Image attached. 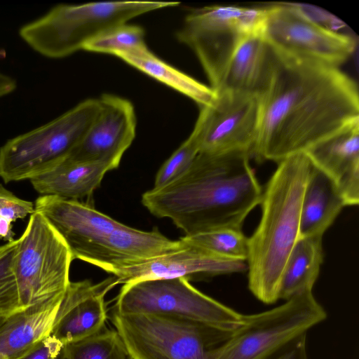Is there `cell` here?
<instances>
[{"label":"cell","instance_id":"23","mask_svg":"<svg viewBox=\"0 0 359 359\" xmlns=\"http://www.w3.org/2000/svg\"><path fill=\"white\" fill-rule=\"evenodd\" d=\"M323 237L299 238L285 264L279 287V299L287 300L312 292L323 262Z\"/></svg>","mask_w":359,"mask_h":359},{"label":"cell","instance_id":"17","mask_svg":"<svg viewBox=\"0 0 359 359\" xmlns=\"http://www.w3.org/2000/svg\"><path fill=\"white\" fill-rule=\"evenodd\" d=\"M305 153L335 184L346 206L359 203V119L320 141Z\"/></svg>","mask_w":359,"mask_h":359},{"label":"cell","instance_id":"9","mask_svg":"<svg viewBox=\"0 0 359 359\" xmlns=\"http://www.w3.org/2000/svg\"><path fill=\"white\" fill-rule=\"evenodd\" d=\"M326 318L312 292L297 294L270 310L245 315L243 324L215 351L212 359H269Z\"/></svg>","mask_w":359,"mask_h":359},{"label":"cell","instance_id":"11","mask_svg":"<svg viewBox=\"0 0 359 359\" xmlns=\"http://www.w3.org/2000/svg\"><path fill=\"white\" fill-rule=\"evenodd\" d=\"M262 36L276 53L339 67L354 53L357 41L319 23L297 6H266Z\"/></svg>","mask_w":359,"mask_h":359},{"label":"cell","instance_id":"22","mask_svg":"<svg viewBox=\"0 0 359 359\" xmlns=\"http://www.w3.org/2000/svg\"><path fill=\"white\" fill-rule=\"evenodd\" d=\"M111 170L114 168L107 163L64 161L30 182L41 196L78 200L91 195Z\"/></svg>","mask_w":359,"mask_h":359},{"label":"cell","instance_id":"24","mask_svg":"<svg viewBox=\"0 0 359 359\" xmlns=\"http://www.w3.org/2000/svg\"><path fill=\"white\" fill-rule=\"evenodd\" d=\"M118 57L150 77L191 98L200 107L209 104L215 95V91L210 86L198 81L167 64L154 55L148 48L121 55Z\"/></svg>","mask_w":359,"mask_h":359},{"label":"cell","instance_id":"4","mask_svg":"<svg viewBox=\"0 0 359 359\" xmlns=\"http://www.w3.org/2000/svg\"><path fill=\"white\" fill-rule=\"evenodd\" d=\"M176 1H118L60 4L24 25L21 39L49 58L67 57L106 32L144 13L177 6Z\"/></svg>","mask_w":359,"mask_h":359},{"label":"cell","instance_id":"30","mask_svg":"<svg viewBox=\"0 0 359 359\" xmlns=\"http://www.w3.org/2000/svg\"><path fill=\"white\" fill-rule=\"evenodd\" d=\"M34 211V203L17 197L0 184V217L13 222Z\"/></svg>","mask_w":359,"mask_h":359},{"label":"cell","instance_id":"29","mask_svg":"<svg viewBox=\"0 0 359 359\" xmlns=\"http://www.w3.org/2000/svg\"><path fill=\"white\" fill-rule=\"evenodd\" d=\"M198 153L196 140L191 133L159 168L153 188L163 187L182 175L189 169Z\"/></svg>","mask_w":359,"mask_h":359},{"label":"cell","instance_id":"2","mask_svg":"<svg viewBox=\"0 0 359 359\" xmlns=\"http://www.w3.org/2000/svg\"><path fill=\"white\" fill-rule=\"evenodd\" d=\"M245 152L198 153L189 169L170 183L143 194V205L168 218L191 236L242 225L259 205L262 188Z\"/></svg>","mask_w":359,"mask_h":359},{"label":"cell","instance_id":"6","mask_svg":"<svg viewBox=\"0 0 359 359\" xmlns=\"http://www.w3.org/2000/svg\"><path fill=\"white\" fill-rule=\"evenodd\" d=\"M100 109L87 99L51 121L8 140L0 147V177L8 183L32 180L63 162L81 141Z\"/></svg>","mask_w":359,"mask_h":359},{"label":"cell","instance_id":"21","mask_svg":"<svg viewBox=\"0 0 359 359\" xmlns=\"http://www.w3.org/2000/svg\"><path fill=\"white\" fill-rule=\"evenodd\" d=\"M345 206L334 182L312 163L302 201L299 238L323 237Z\"/></svg>","mask_w":359,"mask_h":359},{"label":"cell","instance_id":"27","mask_svg":"<svg viewBox=\"0 0 359 359\" xmlns=\"http://www.w3.org/2000/svg\"><path fill=\"white\" fill-rule=\"evenodd\" d=\"M148 48L144 29L138 25H118L90 41L84 50L118 57Z\"/></svg>","mask_w":359,"mask_h":359},{"label":"cell","instance_id":"15","mask_svg":"<svg viewBox=\"0 0 359 359\" xmlns=\"http://www.w3.org/2000/svg\"><path fill=\"white\" fill-rule=\"evenodd\" d=\"M179 248L150 259L116 271L113 276L118 284L154 279L184 278L189 280L246 271L243 260L226 259L182 238Z\"/></svg>","mask_w":359,"mask_h":359},{"label":"cell","instance_id":"5","mask_svg":"<svg viewBox=\"0 0 359 359\" xmlns=\"http://www.w3.org/2000/svg\"><path fill=\"white\" fill-rule=\"evenodd\" d=\"M111 319L128 359H212L235 331L158 314L114 311Z\"/></svg>","mask_w":359,"mask_h":359},{"label":"cell","instance_id":"19","mask_svg":"<svg viewBox=\"0 0 359 359\" xmlns=\"http://www.w3.org/2000/svg\"><path fill=\"white\" fill-rule=\"evenodd\" d=\"M273 50L262 34L246 36L238 44L226 67L222 85L224 90L259 96L270 74Z\"/></svg>","mask_w":359,"mask_h":359},{"label":"cell","instance_id":"1","mask_svg":"<svg viewBox=\"0 0 359 359\" xmlns=\"http://www.w3.org/2000/svg\"><path fill=\"white\" fill-rule=\"evenodd\" d=\"M272 49V48H271ZM273 50V49H272ZM252 158L279 163L359 119L356 83L339 67L273 50Z\"/></svg>","mask_w":359,"mask_h":359},{"label":"cell","instance_id":"25","mask_svg":"<svg viewBox=\"0 0 359 359\" xmlns=\"http://www.w3.org/2000/svg\"><path fill=\"white\" fill-rule=\"evenodd\" d=\"M63 359H126L125 346L116 330L107 327L83 339L64 344Z\"/></svg>","mask_w":359,"mask_h":359},{"label":"cell","instance_id":"28","mask_svg":"<svg viewBox=\"0 0 359 359\" xmlns=\"http://www.w3.org/2000/svg\"><path fill=\"white\" fill-rule=\"evenodd\" d=\"M17 241L0 246V316L8 317L21 309L18 284L13 270Z\"/></svg>","mask_w":359,"mask_h":359},{"label":"cell","instance_id":"18","mask_svg":"<svg viewBox=\"0 0 359 359\" xmlns=\"http://www.w3.org/2000/svg\"><path fill=\"white\" fill-rule=\"evenodd\" d=\"M180 240L173 241L158 231L139 230L121 223L103 239L87 258L109 273L179 248Z\"/></svg>","mask_w":359,"mask_h":359},{"label":"cell","instance_id":"34","mask_svg":"<svg viewBox=\"0 0 359 359\" xmlns=\"http://www.w3.org/2000/svg\"><path fill=\"white\" fill-rule=\"evenodd\" d=\"M5 317L0 316V325L4 321Z\"/></svg>","mask_w":359,"mask_h":359},{"label":"cell","instance_id":"20","mask_svg":"<svg viewBox=\"0 0 359 359\" xmlns=\"http://www.w3.org/2000/svg\"><path fill=\"white\" fill-rule=\"evenodd\" d=\"M62 297L6 317L0 325V359H15L50 335Z\"/></svg>","mask_w":359,"mask_h":359},{"label":"cell","instance_id":"14","mask_svg":"<svg viewBox=\"0 0 359 359\" xmlns=\"http://www.w3.org/2000/svg\"><path fill=\"white\" fill-rule=\"evenodd\" d=\"M34 209L61 236L73 259L83 262L103 239L121 224L79 200L41 196L34 203Z\"/></svg>","mask_w":359,"mask_h":359},{"label":"cell","instance_id":"10","mask_svg":"<svg viewBox=\"0 0 359 359\" xmlns=\"http://www.w3.org/2000/svg\"><path fill=\"white\" fill-rule=\"evenodd\" d=\"M114 311L121 314L178 317L231 332L239 328L245 318V315L201 292L184 278L124 283Z\"/></svg>","mask_w":359,"mask_h":359},{"label":"cell","instance_id":"13","mask_svg":"<svg viewBox=\"0 0 359 359\" xmlns=\"http://www.w3.org/2000/svg\"><path fill=\"white\" fill-rule=\"evenodd\" d=\"M98 100L96 117L65 161L103 162L115 169L135 139V111L129 100L116 95L104 94Z\"/></svg>","mask_w":359,"mask_h":359},{"label":"cell","instance_id":"3","mask_svg":"<svg viewBox=\"0 0 359 359\" xmlns=\"http://www.w3.org/2000/svg\"><path fill=\"white\" fill-rule=\"evenodd\" d=\"M312 163L305 152L278 163L259 205L262 215L248 238V287L264 304L279 299L282 272L299 239L301 205Z\"/></svg>","mask_w":359,"mask_h":359},{"label":"cell","instance_id":"26","mask_svg":"<svg viewBox=\"0 0 359 359\" xmlns=\"http://www.w3.org/2000/svg\"><path fill=\"white\" fill-rule=\"evenodd\" d=\"M181 238L226 259L246 262L248 257V238L242 228L221 227Z\"/></svg>","mask_w":359,"mask_h":359},{"label":"cell","instance_id":"31","mask_svg":"<svg viewBox=\"0 0 359 359\" xmlns=\"http://www.w3.org/2000/svg\"><path fill=\"white\" fill-rule=\"evenodd\" d=\"M64 344L50 334L15 359H63Z\"/></svg>","mask_w":359,"mask_h":359},{"label":"cell","instance_id":"7","mask_svg":"<svg viewBox=\"0 0 359 359\" xmlns=\"http://www.w3.org/2000/svg\"><path fill=\"white\" fill-rule=\"evenodd\" d=\"M266 13V7L214 5L194 8L185 16L177 38L194 52L215 91L241 41L262 34Z\"/></svg>","mask_w":359,"mask_h":359},{"label":"cell","instance_id":"16","mask_svg":"<svg viewBox=\"0 0 359 359\" xmlns=\"http://www.w3.org/2000/svg\"><path fill=\"white\" fill-rule=\"evenodd\" d=\"M114 276L100 283H69L59 306L50 334L63 344L93 335L106 327V294L116 285Z\"/></svg>","mask_w":359,"mask_h":359},{"label":"cell","instance_id":"32","mask_svg":"<svg viewBox=\"0 0 359 359\" xmlns=\"http://www.w3.org/2000/svg\"><path fill=\"white\" fill-rule=\"evenodd\" d=\"M269 359H309L306 349V334L288 344Z\"/></svg>","mask_w":359,"mask_h":359},{"label":"cell","instance_id":"33","mask_svg":"<svg viewBox=\"0 0 359 359\" xmlns=\"http://www.w3.org/2000/svg\"><path fill=\"white\" fill-rule=\"evenodd\" d=\"M14 236L12 222L0 217V240L3 239L8 243L12 242L14 241Z\"/></svg>","mask_w":359,"mask_h":359},{"label":"cell","instance_id":"8","mask_svg":"<svg viewBox=\"0 0 359 359\" xmlns=\"http://www.w3.org/2000/svg\"><path fill=\"white\" fill-rule=\"evenodd\" d=\"M16 241L13 270L21 309L62 297L74 259L61 236L34 211Z\"/></svg>","mask_w":359,"mask_h":359},{"label":"cell","instance_id":"12","mask_svg":"<svg viewBox=\"0 0 359 359\" xmlns=\"http://www.w3.org/2000/svg\"><path fill=\"white\" fill-rule=\"evenodd\" d=\"M259 113L257 95L224 90L215 91L212 101L200 107L191 132L199 153L245 152L252 158Z\"/></svg>","mask_w":359,"mask_h":359}]
</instances>
